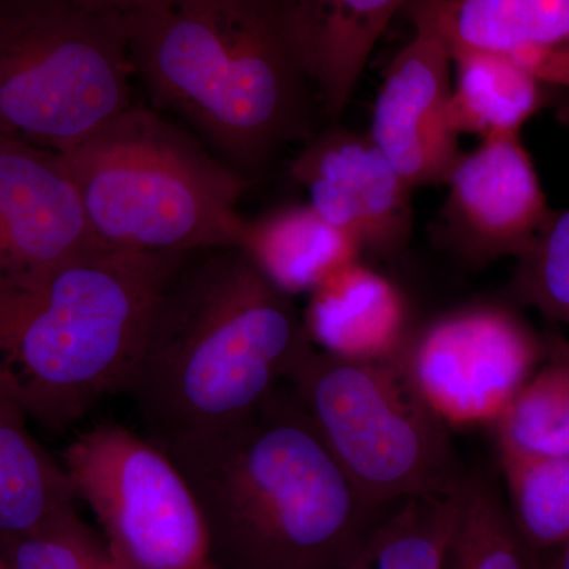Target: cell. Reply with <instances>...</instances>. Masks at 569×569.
I'll return each mask as SVG.
<instances>
[{
	"label": "cell",
	"instance_id": "6da1fadb",
	"mask_svg": "<svg viewBox=\"0 0 569 569\" xmlns=\"http://www.w3.org/2000/svg\"><path fill=\"white\" fill-rule=\"evenodd\" d=\"M313 347L293 296L241 247L198 250L157 296L122 392L167 447L246 417Z\"/></svg>",
	"mask_w": 569,
	"mask_h": 569
},
{
	"label": "cell",
	"instance_id": "7a4b0ae2",
	"mask_svg": "<svg viewBox=\"0 0 569 569\" xmlns=\"http://www.w3.org/2000/svg\"><path fill=\"white\" fill-rule=\"evenodd\" d=\"M160 448L193 490L216 569H348L389 509L355 488L288 381L233 425Z\"/></svg>",
	"mask_w": 569,
	"mask_h": 569
},
{
	"label": "cell",
	"instance_id": "3957f363",
	"mask_svg": "<svg viewBox=\"0 0 569 569\" xmlns=\"http://www.w3.org/2000/svg\"><path fill=\"white\" fill-rule=\"evenodd\" d=\"M123 14L134 73L156 107L246 178L312 137V84L284 0H162Z\"/></svg>",
	"mask_w": 569,
	"mask_h": 569
},
{
	"label": "cell",
	"instance_id": "277c9868",
	"mask_svg": "<svg viewBox=\"0 0 569 569\" xmlns=\"http://www.w3.org/2000/svg\"><path fill=\"white\" fill-rule=\"evenodd\" d=\"M186 254L102 247L0 279V383L31 421L61 432L122 392L157 296Z\"/></svg>",
	"mask_w": 569,
	"mask_h": 569
},
{
	"label": "cell",
	"instance_id": "5b68a950",
	"mask_svg": "<svg viewBox=\"0 0 569 569\" xmlns=\"http://www.w3.org/2000/svg\"><path fill=\"white\" fill-rule=\"evenodd\" d=\"M58 156L107 249L190 253L241 244L238 206L249 179L160 112L132 103Z\"/></svg>",
	"mask_w": 569,
	"mask_h": 569
},
{
	"label": "cell",
	"instance_id": "8992f818",
	"mask_svg": "<svg viewBox=\"0 0 569 569\" xmlns=\"http://www.w3.org/2000/svg\"><path fill=\"white\" fill-rule=\"evenodd\" d=\"M126 14L84 0H0V134L70 151L132 104Z\"/></svg>",
	"mask_w": 569,
	"mask_h": 569
},
{
	"label": "cell",
	"instance_id": "52a82bcc",
	"mask_svg": "<svg viewBox=\"0 0 569 569\" xmlns=\"http://www.w3.org/2000/svg\"><path fill=\"white\" fill-rule=\"evenodd\" d=\"M288 385L362 497L378 508L448 496L466 471L400 355L361 359L313 347Z\"/></svg>",
	"mask_w": 569,
	"mask_h": 569
},
{
	"label": "cell",
	"instance_id": "ba28073f",
	"mask_svg": "<svg viewBox=\"0 0 569 569\" xmlns=\"http://www.w3.org/2000/svg\"><path fill=\"white\" fill-rule=\"evenodd\" d=\"M62 467L123 569H201L208 533L193 490L162 448L107 422L66 448Z\"/></svg>",
	"mask_w": 569,
	"mask_h": 569
},
{
	"label": "cell",
	"instance_id": "9c48e42d",
	"mask_svg": "<svg viewBox=\"0 0 569 569\" xmlns=\"http://www.w3.org/2000/svg\"><path fill=\"white\" fill-rule=\"evenodd\" d=\"M546 343L511 309L481 305L437 318L400 358L415 387L447 422H493L541 365Z\"/></svg>",
	"mask_w": 569,
	"mask_h": 569
},
{
	"label": "cell",
	"instance_id": "30bf717a",
	"mask_svg": "<svg viewBox=\"0 0 569 569\" xmlns=\"http://www.w3.org/2000/svg\"><path fill=\"white\" fill-rule=\"evenodd\" d=\"M445 186L440 234L470 263L522 257L553 213L520 132L486 138L460 153Z\"/></svg>",
	"mask_w": 569,
	"mask_h": 569
},
{
	"label": "cell",
	"instance_id": "8fae6325",
	"mask_svg": "<svg viewBox=\"0 0 569 569\" xmlns=\"http://www.w3.org/2000/svg\"><path fill=\"white\" fill-rule=\"evenodd\" d=\"M413 37L397 52L373 107L369 137L411 187L447 182L460 157L449 118L452 58L425 10L410 3Z\"/></svg>",
	"mask_w": 569,
	"mask_h": 569
},
{
	"label": "cell",
	"instance_id": "7c38bea8",
	"mask_svg": "<svg viewBox=\"0 0 569 569\" xmlns=\"http://www.w3.org/2000/svg\"><path fill=\"white\" fill-rule=\"evenodd\" d=\"M309 204L359 249L392 257L413 228L411 187L369 134L331 129L312 134L290 164Z\"/></svg>",
	"mask_w": 569,
	"mask_h": 569
},
{
	"label": "cell",
	"instance_id": "4fadbf2b",
	"mask_svg": "<svg viewBox=\"0 0 569 569\" xmlns=\"http://www.w3.org/2000/svg\"><path fill=\"white\" fill-rule=\"evenodd\" d=\"M102 247L58 153L0 134V279L50 271Z\"/></svg>",
	"mask_w": 569,
	"mask_h": 569
},
{
	"label": "cell",
	"instance_id": "5bb4252c",
	"mask_svg": "<svg viewBox=\"0 0 569 569\" xmlns=\"http://www.w3.org/2000/svg\"><path fill=\"white\" fill-rule=\"evenodd\" d=\"M449 54L486 52L569 91V0H413ZM410 7V6H408Z\"/></svg>",
	"mask_w": 569,
	"mask_h": 569
},
{
	"label": "cell",
	"instance_id": "9a60e30c",
	"mask_svg": "<svg viewBox=\"0 0 569 569\" xmlns=\"http://www.w3.org/2000/svg\"><path fill=\"white\" fill-rule=\"evenodd\" d=\"M413 0H284L288 29L326 114L346 111L378 40Z\"/></svg>",
	"mask_w": 569,
	"mask_h": 569
},
{
	"label": "cell",
	"instance_id": "2e32d148",
	"mask_svg": "<svg viewBox=\"0 0 569 569\" xmlns=\"http://www.w3.org/2000/svg\"><path fill=\"white\" fill-rule=\"evenodd\" d=\"M305 321L313 346L347 358H391L411 336L399 288L358 260L318 284Z\"/></svg>",
	"mask_w": 569,
	"mask_h": 569
},
{
	"label": "cell",
	"instance_id": "e0dca14e",
	"mask_svg": "<svg viewBox=\"0 0 569 569\" xmlns=\"http://www.w3.org/2000/svg\"><path fill=\"white\" fill-rule=\"evenodd\" d=\"M239 247L291 296L312 293L361 252L353 239L326 222L309 203L280 206L246 219Z\"/></svg>",
	"mask_w": 569,
	"mask_h": 569
},
{
	"label": "cell",
	"instance_id": "ac0fdd59",
	"mask_svg": "<svg viewBox=\"0 0 569 569\" xmlns=\"http://www.w3.org/2000/svg\"><path fill=\"white\" fill-rule=\"evenodd\" d=\"M29 421L0 383V542L31 533L77 500L66 470L37 443Z\"/></svg>",
	"mask_w": 569,
	"mask_h": 569
},
{
	"label": "cell",
	"instance_id": "d6986e66",
	"mask_svg": "<svg viewBox=\"0 0 569 569\" xmlns=\"http://www.w3.org/2000/svg\"><path fill=\"white\" fill-rule=\"evenodd\" d=\"M452 67L456 82L449 118L458 134L486 140L520 132L523 123L553 102L556 88L498 56L459 52L452 56Z\"/></svg>",
	"mask_w": 569,
	"mask_h": 569
},
{
	"label": "cell",
	"instance_id": "ffe728a7",
	"mask_svg": "<svg viewBox=\"0 0 569 569\" xmlns=\"http://www.w3.org/2000/svg\"><path fill=\"white\" fill-rule=\"evenodd\" d=\"M496 425L498 449L569 458V343L550 339L546 356L512 396Z\"/></svg>",
	"mask_w": 569,
	"mask_h": 569
},
{
	"label": "cell",
	"instance_id": "44dd1931",
	"mask_svg": "<svg viewBox=\"0 0 569 569\" xmlns=\"http://www.w3.org/2000/svg\"><path fill=\"white\" fill-rule=\"evenodd\" d=\"M460 490L462 485L448 496L389 508L348 569H445L458 530Z\"/></svg>",
	"mask_w": 569,
	"mask_h": 569
},
{
	"label": "cell",
	"instance_id": "7402d4cb",
	"mask_svg": "<svg viewBox=\"0 0 569 569\" xmlns=\"http://www.w3.org/2000/svg\"><path fill=\"white\" fill-rule=\"evenodd\" d=\"M498 451L509 518L531 557L546 569L569 539V458Z\"/></svg>",
	"mask_w": 569,
	"mask_h": 569
},
{
	"label": "cell",
	"instance_id": "603a6c76",
	"mask_svg": "<svg viewBox=\"0 0 569 569\" xmlns=\"http://www.w3.org/2000/svg\"><path fill=\"white\" fill-rule=\"evenodd\" d=\"M462 569H542L520 541L507 500L485 475H466L452 541Z\"/></svg>",
	"mask_w": 569,
	"mask_h": 569
},
{
	"label": "cell",
	"instance_id": "cb8c5ba5",
	"mask_svg": "<svg viewBox=\"0 0 569 569\" xmlns=\"http://www.w3.org/2000/svg\"><path fill=\"white\" fill-rule=\"evenodd\" d=\"M6 569H123L73 507L39 529L0 542Z\"/></svg>",
	"mask_w": 569,
	"mask_h": 569
},
{
	"label": "cell",
	"instance_id": "d4e9b609",
	"mask_svg": "<svg viewBox=\"0 0 569 569\" xmlns=\"http://www.w3.org/2000/svg\"><path fill=\"white\" fill-rule=\"evenodd\" d=\"M518 260L512 296L548 320L565 325L569 316V209L553 211L529 252Z\"/></svg>",
	"mask_w": 569,
	"mask_h": 569
},
{
	"label": "cell",
	"instance_id": "484cf974",
	"mask_svg": "<svg viewBox=\"0 0 569 569\" xmlns=\"http://www.w3.org/2000/svg\"><path fill=\"white\" fill-rule=\"evenodd\" d=\"M89 6L97 9H107L129 13V11L141 9V7L151 6V3L162 2V0H84Z\"/></svg>",
	"mask_w": 569,
	"mask_h": 569
},
{
	"label": "cell",
	"instance_id": "4316f807",
	"mask_svg": "<svg viewBox=\"0 0 569 569\" xmlns=\"http://www.w3.org/2000/svg\"><path fill=\"white\" fill-rule=\"evenodd\" d=\"M546 569H569V539L561 546L559 552L553 556V559L549 561Z\"/></svg>",
	"mask_w": 569,
	"mask_h": 569
},
{
	"label": "cell",
	"instance_id": "83f0119b",
	"mask_svg": "<svg viewBox=\"0 0 569 569\" xmlns=\"http://www.w3.org/2000/svg\"><path fill=\"white\" fill-rule=\"evenodd\" d=\"M445 569H462V568H460L458 559H456L455 550H452V546H451V550H449L447 567H445Z\"/></svg>",
	"mask_w": 569,
	"mask_h": 569
},
{
	"label": "cell",
	"instance_id": "f1b7e54d",
	"mask_svg": "<svg viewBox=\"0 0 569 569\" xmlns=\"http://www.w3.org/2000/svg\"><path fill=\"white\" fill-rule=\"evenodd\" d=\"M201 569H216V568L211 567V565L208 563V565H206L204 568H201Z\"/></svg>",
	"mask_w": 569,
	"mask_h": 569
},
{
	"label": "cell",
	"instance_id": "f546056e",
	"mask_svg": "<svg viewBox=\"0 0 569 569\" xmlns=\"http://www.w3.org/2000/svg\"><path fill=\"white\" fill-rule=\"evenodd\" d=\"M0 569H6L3 568L2 560H0Z\"/></svg>",
	"mask_w": 569,
	"mask_h": 569
},
{
	"label": "cell",
	"instance_id": "4dcf8cb0",
	"mask_svg": "<svg viewBox=\"0 0 569 569\" xmlns=\"http://www.w3.org/2000/svg\"><path fill=\"white\" fill-rule=\"evenodd\" d=\"M565 325H568L569 326V316L567 318V321H565Z\"/></svg>",
	"mask_w": 569,
	"mask_h": 569
}]
</instances>
